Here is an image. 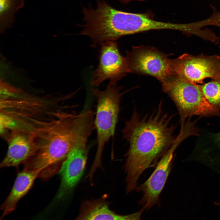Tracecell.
I'll use <instances>...</instances> for the list:
<instances>
[{
  "instance_id": "1",
  "label": "cell",
  "mask_w": 220,
  "mask_h": 220,
  "mask_svg": "<svg viewBox=\"0 0 220 220\" xmlns=\"http://www.w3.org/2000/svg\"><path fill=\"white\" fill-rule=\"evenodd\" d=\"M173 116L164 112L161 101L150 114L141 116L134 110L126 122L122 134L129 144L124 166L127 193L135 189L143 172L157 164L175 141Z\"/></svg>"
},
{
  "instance_id": "2",
  "label": "cell",
  "mask_w": 220,
  "mask_h": 220,
  "mask_svg": "<svg viewBox=\"0 0 220 220\" xmlns=\"http://www.w3.org/2000/svg\"><path fill=\"white\" fill-rule=\"evenodd\" d=\"M93 111L85 108L80 112H64L57 119L31 131L36 151L25 163L29 170H48L60 168L72 149L87 141L94 128Z\"/></svg>"
},
{
  "instance_id": "3",
  "label": "cell",
  "mask_w": 220,
  "mask_h": 220,
  "mask_svg": "<svg viewBox=\"0 0 220 220\" xmlns=\"http://www.w3.org/2000/svg\"><path fill=\"white\" fill-rule=\"evenodd\" d=\"M0 112L13 118L21 129L31 131L58 118L64 111L59 101L32 97L20 90L0 100Z\"/></svg>"
},
{
  "instance_id": "4",
  "label": "cell",
  "mask_w": 220,
  "mask_h": 220,
  "mask_svg": "<svg viewBox=\"0 0 220 220\" xmlns=\"http://www.w3.org/2000/svg\"><path fill=\"white\" fill-rule=\"evenodd\" d=\"M121 89L116 84L110 83L103 90L91 89L97 102L94 125L97 134V147L92 166L94 169L101 166L105 146L115 134L123 94L121 92Z\"/></svg>"
},
{
  "instance_id": "5",
  "label": "cell",
  "mask_w": 220,
  "mask_h": 220,
  "mask_svg": "<svg viewBox=\"0 0 220 220\" xmlns=\"http://www.w3.org/2000/svg\"><path fill=\"white\" fill-rule=\"evenodd\" d=\"M163 89L175 104L181 123L193 115L220 116L218 108L207 100L199 84L193 83L174 75L162 83Z\"/></svg>"
},
{
  "instance_id": "6",
  "label": "cell",
  "mask_w": 220,
  "mask_h": 220,
  "mask_svg": "<svg viewBox=\"0 0 220 220\" xmlns=\"http://www.w3.org/2000/svg\"><path fill=\"white\" fill-rule=\"evenodd\" d=\"M126 58L128 72L153 76L162 83L175 75L171 59L154 48L134 47Z\"/></svg>"
},
{
  "instance_id": "7",
  "label": "cell",
  "mask_w": 220,
  "mask_h": 220,
  "mask_svg": "<svg viewBox=\"0 0 220 220\" xmlns=\"http://www.w3.org/2000/svg\"><path fill=\"white\" fill-rule=\"evenodd\" d=\"M187 134L181 131L167 152L161 158L155 170L145 182L135 189L137 192H142L143 195L138 202L144 210H148L155 205H160L159 196L171 171L174 151L184 140Z\"/></svg>"
},
{
  "instance_id": "8",
  "label": "cell",
  "mask_w": 220,
  "mask_h": 220,
  "mask_svg": "<svg viewBox=\"0 0 220 220\" xmlns=\"http://www.w3.org/2000/svg\"><path fill=\"white\" fill-rule=\"evenodd\" d=\"M174 75L195 84H202L204 79L220 78V56L185 53L171 59Z\"/></svg>"
},
{
  "instance_id": "9",
  "label": "cell",
  "mask_w": 220,
  "mask_h": 220,
  "mask_svg": "<svg viewBox=\"0 0 220 220\" xmlns=\"http://www.w3.org/2000/svg\"><path fill=\"white\" fill-rule=\"evenodd\" d=\"M100 45L99 64L92 73L90 84L98 86L107 80L111 84H116L128 72L126 57L120 53L115 41L106 42Z\"/></svg>"
},
{
  "instance_id": "10",
  "label": "cell",
  "mask_w": 220,
  "mask_h": 220,
  "mask_svg": "<svg viewBox=\"0 0 220 220\" xmlns=\"http://www.w3.org/2000/svg\"><path fill=\"white\" fill-rule=\"evenodd\" d=\"M87 142L84 141L76 144L62 163L59 170L61 181L57 194L58 199L70 192L82 176L87 159Z\"/></svg>"
},
{
  "instance_id": "11",
  "label": "cell",
  "mask_w": 220,
  "mask_h": 220,
  "mask_svg": "<svg viewBox=\"0 0 220 220\" xmlns=\"http://www.w3.org/2000/svg\"><path fill=\"white\" fill-rule=\"evenodd\" d=\"M10 132L7 138L8 150L1 168L17 167L25 163L36 151L30 131L18 129Z\"/></svg>"
},
{
  "instance_id": "12",
  "label": "cell",
  "mask_w": 220,
  "mask_h": 220,
  "mask_svg": "<svg viewBox=\"0 0 220 220\" xmlns=\"http://www.w3.org/2000/svg\"><path fill=\"white\" fill-rule=\"evenodd\" d=\"M42 171L24 169L18 173L11 191L1 206L3 213L1 218L15 210L18 201L28 192Z\"/></svg>"
},
{
  "instance_id": "13",
  "label": "cell",
  "mask_w": 220,
  "mask_h": 220,
  "mask_svg": "<svg viewBox=\"0 0 220 220\" xmlns=\"http://www.w3.org/2000/svg\"><path fill=\"white\" fill-rule=\"evenodd\" d=\"M144 211L142 209L127 215L116 214L110 210L107 202L102 199L86 201L82 205L76 219L79 220H140Z\"/></svg>"
},
{
  "instance_id": "14",
  "label": "cell",
  "mask_w": 220,
  "mask_h": 220,
  "mask_svg": "<svg viewBox=\"0 0 220 220\" xmlns=\"http://www.w3.org/2000/svg\"><path fill=\"white\" fill-rule=\"evenodd\" d=\"M200 86L209 102L216 108H220V78L212 79L211 81Z\"/></svg>"
},
{
  "instance_id": "15",
  "label": "cell",
  "mask_w": 220,
  "mask_h": 220,
  "mask_svg": "<svg viewBox=\"0 0 220 220\" xmlns=\"http://www.w3.org/2000/svg\"><path fill=\"white\" fill-rule=\"evenodd\" d=\"M20 129L18 123L11 116L0 113V133L3 136L9 131Z\"/></svg>"
},
{
  "instance_id": "16",
  "label": "cell",
  "mask_w": 220,
  "mask_h": 220,
  "mask_svg": "<svg viewBox=\"0 0 220 220\" xmlns=\"http://www.w3.org/2000/svg\"><path fill=\"white\" fill-rule=\"evenodd\" d=\"M216 137V140L219 143L220 146V133L217 134Z\"/></svg>"
},
{
  "instance_id": "17",
  "label": "cell",
  "mask_w": 220,
  "mask_h": 220,
  "mask_svg": "<svg viewBox=\"0 0 220 220\" xmlns=\"http://www.w3.org/2000/svg\"></svg>"
},
{
  "instance_id": "18",
  "label": "cell",
  "mask_w": 220,
  "mask_h": 220,
  "mask_svg": "<svg viewBox=\"0 0 220 220\" xmlns=\"http://www.w3.org/2000/svg\"></svg>"
},
{
  "instance_id": "19",
  "label": "cell",
  "mask_w": 220,
  "mask_h": 220,
  "mask_svg": "<svg viewBox=\"0 0 220 220\" xmlns=\"http://www.w3.org/2000/svg\"><path fill=\"white\" fill-rule=\"evenodd\" d=\"M219 46H220V45Z\"/></svg>"
}]
</instances>
